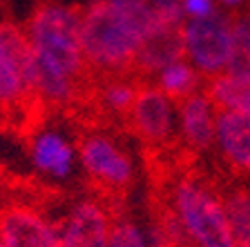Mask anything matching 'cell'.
<instances>
[{"label": "cell", "instance_id": "6da1fadb", "mask_svg": "<svg viewBox=\"0 0 250 247\" xmlns=\"http://www.w3.org/2000/svg\"><path fill=\"white\" fill-rule=\"evenodd\" d=\"M47 105L36 92V56L25 31L0 20V116L5 129L34 132Z\"/></svg>", "mask_w": 250, "mask_h": 247}, {"label": "cell", "instance_id": "7a4b0ae2", "mask_svg": "<svg viewBox=\"0 0 250 247\" xmlns=\"http://www.w3.org/2000/svg\"><path fill=\"white\" fill-rule=\"evenodd\" d=\"M81 18L83 7H65L56 2H41L25 25L34 56L41 67L76 82H92L81 47Z\"/></svg>", "mask_w": 250, "mask_h": 247}, {"label": "cell", "instance_id": "3957f363", "mask_svg": "<svg viewBox=\"0 0 250 247\" xmlns=\"http://www.w3.org/2000/svg\"><path fill=\"white\" fill-rule=\"evenodd\" d=\"M166 198L194 247H239L221 196L199 178H174Z\"/></svg>", "mask_w": 250, "mask_h": 247}, {"label": "cell", "instance_id": "277c9868", "mask_svg": "<svg viewBox=\"0 0 250 247\" xmlns=\"http://www.w3.org/2000/svg\"><path fill=\"white\" fill-rule=\"evenodd\" d=\"M78 156L87 178L96 191V201L107 207L109 216L121 214L119 201L130 190L134 180L130 154L105 132H81L78 134Z\"/></svg>", "mask_w": 250, "mask_h": 247}, {"label": "cell", "instance_id": "5b68a950", "mask_svg": "<svg viewBox=\"0 0 250 247\" xmlns=\"http://www.w3.org/2000/svg\"><path fill=\"white\" fill-rule=\"evenodd\" d=\"M186 58L203 78L226 72L232 56V20L221 11L183 25Z\"/></svg>", "mask_w": 250, "mask_h": 247}, {"label": "cell", "instance_id": "8992f818", "mask_svg": "<svg viewBox=\"0 0 250 247\" xmlns=\"http://www.w3.org/2000/svg\"><path fill=\"white\" fill-rule=\"evenodd\" d=\"M123 125L141 143L154 147L170 145L174 140V103L156 85L143 82L125 114Z\"/></svg>", "mask_w": 250, "mask_h": 247}, {"label": "cell", "instance_id": "52a82bcc", "mask_svg": "<svg viewBox=\"0 0 250 247\" xmlns=\"http://www.w3.org/2000/svg\"><path fill=\"white\" fill-rule=\"evenodd\" d=\"M0 243L5 247H61L56 223L22 201L0 207Z\"/></svg>", "mask_w": 250, "mask_h": 247}, {"label": "cell", "instance_id": "ba28073f", "mask_svg": "<svg viewBox=\"0 0 250 247\" xmlns=\"http://www.w3.org/2000/svg\"><path fill=\"white\" fill-rule=\"evenodd\" d=\"M109 225L112 216L101 201H78L67 216L56 223L58 243L61 247H107Z\"/></svg>", "mask_w": 250, "mask_h": 247}, {"label": "cell", "instance_id": "9c48e42d", "mask_svg": "<svg viewBox=\"0 0 250 247\" xmlns=\"http://www.w3.org/2000/svg\"><path fill=\"white\" fill-rule=\"evenodd\" d=\"M183 58H186L183 22H166L143 38L134 62H132V76L146 82V78L156 76L163 67L183 60Z\"/></svg>", "mask_w": 250, "mask_h": 247}, {"label": "cell", "instance_id": "30bf717a", "mask_svg": "<svg viewBox=\"0 0 250 247\" xmlns=\"http://www.w3.org/2000/svg\"><path fill=\"white\" fill-rule=\"evenodd\" d=\"M214 123H217V109L212 107V103L206 98L201 89L179 103L181 136L194 152H203L212 147Z\"/></svg>", "mask_w": 250, "mask_h": 247}, {"label": "cell", "instance_id": "8fae6325", "mask_svg": "<svg viewBox=\"0 0 250 247\" xmlns=\"http://www.w3.org/2000/svg\"><path fill=\"white\" fill-rule=\"evenodd\" d=\"M214 143L232 167L250 174V114L217 112Z\"/></svg>", "mask_w": 250, "mask_h": 247}, {"label": "cell", "instance_id": "7c38bea8", "mask_svg": "<svg viewBox=\"0 0 250 247\" xmlns=\"http://www.w3.org/2000/svg\"><path fill=\"white\" fill-rule=\"evenodd\" d=\"M201 92L217 112L250 114V74L221 72L203 78Z\"/></svg>", "mask_w": 250, "mask_h": 247}, {"label": "cell", "instance_id": "4fadbf2b", "mask_svg": "<svg viewBox=\"0 0 250 247\" xmlns=\"http://www.w3.org/2000/svg\"><path fill=\"white\" fill-rule=\"evenodd\" d=\"M29 150H31L34 163H36L42 171H47V174L56 176V178H62V176H67L69 171H72L74 152L62 136L54 134V132L38 134L31 138Z\"/></svg>", "mask_w": 250, "mask_h": 247}, {"label": "cell", "instance_id": "5bb4252c", "mask_svg": "<svg viewBox=\"0 0 250 247\" xmlns=\"http://www.w3.org/2000/svg\"><path fill=\"white\" fill-rule=\"evenodd\" d=\"M203 85L201 74L190 65L188 60H177L163 67L156 74V87L161 89L172 103H181L188 96H192L194 92H199Z\"/></svg>", "mask_w": 250, "mask_h": 247}, {"label": "cell", "instance_id": "9a60e30c", "mask_svg": "<svg viewBox=\"0 0 250 247\" xmlns=\"http://www.w3.org/2000/svg\"><path fill=\"white\" fill-rule=\"evenodd\" d=\"M232 234L239 247H250V194L241 190L226 191L221 196Z\"/></svg>", "mask_w": 250, "mask_h": 247}, {"label": "cell", "instance_id": "2e32d148", "mask_svg": "<svg viewBox=\"0 0 250 247\" xmlns=\"http://www.w3.org/2000/svg\"><path fill=\"white\" fill-rule=\"evenodd\" d=\"M232 20V56L226 72L250 74V9L230 16Z\"/></svg>", "mask_w": 250, "mask_h": 247}, {"label": "cell", "instance_id": "e0dca14e", "mask_svg": "<svg viewBox=\"0 0 250 247\" xmlns=\"http://www.w3.org/2000/svg\"><path fill=\"white\" fill-rule=\"evenodd\" d=\"M107 247H147V243L134 223L127 221L123 214H116L112 216V225H109Z\"/></svg>", "mask_w": 250, "mask_h": 247}, {"label": "cell", "instance_id": "ac0fdd59", "mask_svg": "<svg viewBox=\"0 0 250 247\" xmlns=\"http://www.w3.org/2000/svg\"><path fill=\"white\" fill-rule=\"evenodd\" d=\"M161 22H181V0H147Z\"/></svg>", "mask_w": 250, "mask_h": 247}, {"label": "cell", "instance_id": "d6986e66", "mask_svg": "<svg viewBox=\"0 0 250 247\" xmlns=\"http://www.w3.org/2000/svg\"><path fill=\"white\" fill-rule=\"evenodd\" d=\"M181 9L183 14L192 16V18H203V16H210L214 9L212 0H181Z\"/></svg>", "mask_w": 250, "mask_h": 247}, {"label": "cell", "instance_id": "ffe728a7", "mask_svg": "<svg viewBox=\"0 0 250 247\" xmlns=\"http://www.w3.org/2000/svg\"><path fill=\"white\" fill-rule=\"evenodd\" d=\"M224 5H228V7H237V5H241L244 0H221Z\"/></svg>", "mask_w": 250, "mask_h": 247}, {"label": "cell", "instance_id": "44dd1931", "mask_svg": "<svg viewBox=\"0 0 250 247\" xmlns=\"http://www.w3.org/2000/svg\"><path fill=\"white\" fill-rule=\"evenodd\" d=\"M0 129H5V123H2V116H0Z\"/></svg>", "mask_w": 250, "mask_h": 247}]
</instances>
